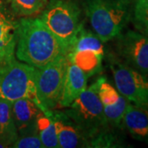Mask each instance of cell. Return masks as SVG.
<instances>
[{
    "instance_id": "cell-1",
    "label": "cell",
    "mask_w": 148,
    "mask_h": 148,
    "mask_svg": "<svg viewBox=\"0 0 148 148\" xmlns=\"http://www.w3.org/2000/svg\"><path fill=\"white\" fill-rule=\"evenodd\" d=\"M67 53L63 44L40 16H25L17 21L15 55L19 61L40 69Z\"/></svg>"
},
{
    "instance_id": "cell-2",
    "label": "cell",
    "mask_w": 148,
    "mask_h": 148,
    "mask_svg": "<svg viewBox=\"0 0 148 148\" xmlns=\"http://www.w3.org/2000/svg\"><path fill=\"white\" fill-rule=\"evenodd\" d=\"M127 0H86V14L95 34L106 42L116 38L130 19Z\"/></svg>"
},
{
    "instance_id": "cell-3",
    "label": "cell",
    "mask_w": 148,
    "mask_h": 148,
    "mask_svg": "<svg viewBox=\"0 0 148 148\" xmlns=\"http://www.w3.org/2000/svg\"><path fill=\"white\" fill-rule=\"evenodd\" d=\"M64 112L90 141L100 132L108 130L104 107L97 93V82L86 88Z\"/></svg>"
},
{
    "instance_id": "cell-4",
    "label": "cell",
    "mask_w": 148,
    "mask_h": 148,
    "mask_svg": "<svg viewBox=\"0 0 148 148\" xmlns=\"http://www.w3.org/2000/svg\"><path fill=\"white\" fill-rule=\"evenodd\" d=\"M80 12L78 6L72 0H51L40 12V18L67 52L83 27Z\"/></svg>"
},
{
    "instance_id": "cell-5",
    "label": "cell",
    "mask_w": 148,
    "mask_h": 148,
    "mask_svg": "<svg viewBox=\"0 0 148 148\" xmlns=\"http://www.w3.org/2000/svg\"><path fill=\"white\" fill-rule=\"evenodd\" d=\"M0 98L12 102L28 98L42 109L37 96L36 68L16 59L0 66Z\"/></svg>"
},
{
    "instance_id": "cell-6",
    "label": "cell",
    "mask_w": 148,
    "mask_h": 148,
    "mask_svg": "<svg viewBox=\"0 0 148 148\" xmlns=\"http://www.w3.org/2000/svg\"><path fill=\"white\" fill-rule=\"evenodd\" d=\"M68 63V55L63 54L40 69L36 68L37 96L45 113L58 107Z\"/></svg>"
},
{
    "instance_id": "cell-7",
    "label": "cell",
    "mask_w": 148,
    "mask_h": 148,
    "mask_svg": "<svg viewBox=\"0 0 148 148\" xmlns=\"http://www.w3.org/2000/svg\"><path fill=\"white\" fill-rule=\"evenodd\" d=\"M110 69L117 90L135 106L148 109V78L115 58H110Z\"/></svg>"
},
{
    "instance_id": "cell-8",
    "label": "cell",
    "mask_w": 148,
    "mask_h": 148,
    "mask_svg": "<svg viewBox=\"0 0 148 148\" xmlns=\"http://www.w3.org/2000/svg\"><path fill=\"white\" fill-rule=\"evenodd\" d=\"M117 38V51L124 64L148 75V38L139 32L128 30Z\"/></svg>"
},
{
    "instance_id": "cell-9",
    "label": "cell",
    "mask_w": 148,
    "mask_h": 148,
    "mask_svg": "<svg viewBox=\"0 0 148 148\" xmlns=\"http://www.w3.org/2000/svg\"><path fill=\"white\" fill-rule=\"evenodd\" d=\"M17 21L0 0V66L16 59Z\"/></svg>"
},
{
    "instance_id": "cell-10",
    "label": "cell",
    "mask_w": 148,
    "mask_h": 148,
    "mask_svg": "<svg viewBox=\"0 0 148 148\" xmlns=\"http://www.w3.org/2000/svg\"><path fill=\"white\" fill-rule=\"evenodd\" d=\"M12 111L18 136L38 133V121L45 112L35 101L28 98L12 101Z\"/></svg>"
},
{
    "instance_id": "cell-11",
    "label": "cell",
    "mask_w": 148,
    "mask_h": 148,
    "mask_svg": "<svg viewBox=\"0 0 148 148\" xmlns=\"http://www.w3.org/2000/svg\"><path fill=\"white\" fill-rule=\"evenodd\" d=\"M51 115L56 127L59 147H89L88 139L64 111L54 109L51 110Z\"/></svg>"
},
{
    "instance_id": "cell-12",
    "label": "cell",
    "mask_w": 148,
    "mask_h": 148,
    "mask_svg": "<svg viewBox=\"0 0 148 148\" xmlns=\"http://www.w3.org/2000/svg\"><path fill=\"white\" fill-rule=\"evenodd\" d=\"M86 82L87 77L84 72L69 59L58 106L69 107L86 89Z\"/></svg>"
},
{
    "instance_id": "cell-13",
    "label": "cell",
    "mask_w": 148,
    "mask_h": 148,
    "mask_svg": "<svg viewBox=\"0 0 148 148\" xmlns=\"http://www.w3.org/2000/svg\"><path fill=\"white\" fill-rule=\"evenodd\" d=\"M123 122L134 139L148 142V109L130 103Z\"/></svg>"
},
{
    "instance_id": "cell-14",
    "label": "cell",
    "mask_w": 148,
    "mask_h": 148,
    "mask_svg": "<svg viewBox=\"0 0 148 148\" xmlns=\"http://www.w3.org/2000/svg\"><path fill=\"white\" fill-rule=\"evenodd\" d=\"M18 138V132L13 119L12 101L0 98V143L11 147Z\"/></svg>"
},
{
    "instance_id": "cell-15",
    "label": "cell",
    "mask_w": 148,
    "mask_h": 148,
    "mask_svg": "<svg viewBox=\"0 0 148 148\" xmlns=\"http://www.w3.org/2000/svg\"><path fill=\"white\" fill-rule=\"evenodd\" d=\"M69 59L78 66L87 78L101 73L102 70V60L104 55L92 50H80L67 53Z\"/></svg>"
},
{
    "instance_id": "cell-16",
    "label": "cell",
    "mask_w": 148,
    "mask_h": 148,
    "mask_svg": "<svg viewBox=\"0 0 148 148\" xmlns=\"http://www.w3.org/2000/svg\"><path fill=\"white\" fill-rule=\"evenodd\" d=\"M80 50H92L101 55H104L105 53L103 41H101V39L95 33L86 30L84 27L82 28L75 38L68 53Z\"/></svg>"
},
{
    "instance_id": "cell-17",
    "label": "cell",
    "mask_w": 148,
    "mask_h": 148,
    "mask_svg": "<svg viewBox=\"0 0 148 148\" xmlns=\"http://www.w3.org/2000/svg\"><path fill=\"white\" fill-rule=\"evenodd\" d=\"M37 127L38 134L44 147H59L56 127L51 115V110L46 111L45 114L39 119Z\"/></svg>"
},
{
    "instance_id": "cell-18",
    "label": "cell",
    "mask_w": 148,
    "mask_h": 148,
    "mask_svg": "<svg viewBox=\"0 0 148 148\" xmlns=\"http://www.w3.org/2000/svg\"><path fill=\"white\" fill-rule=\"evenodd\" d=\"M14 16L25 17L40 13L48 3V0H8Z\"/></svg>"
},
{
    "instance_id": "cell-19",
    "label": "cell",
    "mask_w": 148,
    "mask_h": 148,
    "mask_svg": "<svg viewBox=\"0 0 148 148\" xmlns=\"http://www.w3.org/2000/svg\"><path fill=\"white\" fill-rule=\"evenodd\" d=\"M129 104L130 101L127 100L124 96L120 95L115 104L112 106H103L104 114L106 120L108 122V124L114 127H120L122 123H123V116Z\"/></svg>"
},
{
    "instance_id": "cell-20",
    "label": "cell",
    "mask_w": 148,
    "mask_h": 148,
    "mask_svg": "<svg viewBox=\"0 0 148 148\" xmlns=\"http://www.w3.org/2000/svg\"><path fill=\"white\" fill-rule=\"evenodd\" d=\"M132 21L138 32L148 38V0H138L136 2Z\"/></svg>"
},
{
    "instance_id": "cell-21",
    "label": "cell",
    "mask_w": 148,
    "mask_h": 148,
    "mask_svg": "<svg viewBox=\"0 0 148 148\" xmlns=\"http://www.w3.org/2000/svg\"><path fill=\"white\" fill-rule=\"evenodd\" d=\"M96 82L97 93L103 106H112L115 104L120 95L119 91L113 86H111L103 77L96 80Z\"/></svg>"
},
{
    "instance_id": "cell-22",
    "label": "cell",
    "mask_w": 148,
    "mask_h": 148,
    "mask_svg": "<svg viewBox=\"0 0 148 148\" xmlns=\"http://www.w3.org/2000/svg\"><path fill=\"white\" fill-rule=\"evenodd\" d=\"M119 143L112 133L108 130L100 132L89 141V147H118Z\"/></svg>"
},
{
    "instance_id": "cell-23",
    "label": "cell",
    "mask_w": 148,
    "mask_h": 148,
    "mask_svg": "<svg viewBox=\"0 0 148 148\" xmlns=\"http://www.w3.org/2000/svg\"><path fill=\"white\" fill-rule=\"evenodd\" d=\"M11 147L15 148H40L44 147L38 133H30L18 136Z\"/></svg>"
},
{
    "instance_id": "cell-24",
    "label": "cell",
    "mask_w": 148,
    "mask_h": 148,
    "mask_svg": "<svg viewBox=\"0 0 148 148\" xmlns=\"http://www.w3.org/2000/svg\"><path fill=\"white\" fill-rule=\"evenodd\" d=\"M4 147H6L5 146H4V145H3V143H0V148H4Z\"/></svg>"
},
{
    "instance_id": "cell-25",
    "label": "cell",
    "mask_w": 148,
    "mask_h": 148,
    "mask_svg": "<svg viewBox=\"0 0 148 148\" xmlns=\"http://www.w3.org/2000/svg\"><path fill=\"white\" fill-rule=\"evenodd\" d=\"M6 2H8V0H5Z\"/></svg>"
}]
</instances>
